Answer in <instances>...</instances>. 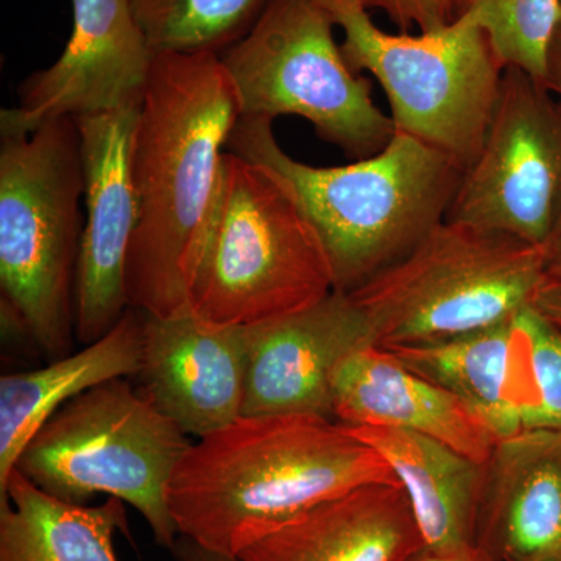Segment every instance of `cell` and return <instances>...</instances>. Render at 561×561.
I'll list each match as a JSON object with an SVG mask.
<instances>
[{
  "instance_id": "5",
  "label": "cell",
  "mask_w": 561,
  "mask_h": 561,
  "mask_svg": "<svg viewBox=\"0 0 561 561\" xmlns=\"http://www.w3.org/2000/svg\"><path fill=\"white\" fill-rule=\"evenodd\" d=\"M548 271L545 247L459 220L434 228L397 264L350 291L376 346L446 341L515 319Z\"/></svg>"
},
{
  "instance_id": "6",
  "label": "cell",
  "mask_w": 561,
  "mask_h": 561,
  "mask_svg": "<svg viewBox=\"0 0 561 561\" xmlns=\"http://www.w3.org/2000/svg\"><path fill=\"white\" fill-rule=\"evenodd\" d=\"M191 445L127 378H116L66 402L25 445L14 470L70 504L87 505L99 494L127 502L154 541L172 549L180 535L169 485Z\"/></svg>"
},
{
  "instance_id": "1",
  "label": "cell",
  "mask_w": 561,
  "mask_h": 561,
  "mask_svg": "<svg viewBox=\"0 0 561 561\" xmlns=\"http://www.w3.org/2000/svg\"><path fill=\"white\" fill-rule=\"evenodd\" d=\"M239 117L219 55L157 54L133 151L138 224L127 295L136 311L165 319L191 308Z\"/></svg>"
},
{
  "instance_id": "21",
  "label": "cell",
  "mask_w": 561,
  "mask_h": 561,
  "mask_svg": "<svg viewBox=\"0 0 561 561\" xmlns=\"http://www.w3.org/2000/svg\"><path fill=\"white\" fill-rule=\"evenodd\" d=\"M513 320L446 341L386 350L459 398L500 442L523 431L513 386Z\"/></svg>"
},
{
  "instance_id": "25",
  "label": "cell",
  "mask_w": 561,
  "mask_h": 561,
  "mask_svg": "<svg viewBox=\"0 0 561 561\" xmlns=\"http://www.w3.org/2000/svg\"><path fill=\"white\" fill-rule=\"evenodd\" d=\"M367 10H379L401 33L443 31L454 22V0H362Z\"/></svg>"
},
{
  "instance_id": "13",
  "label": "cell",
  "mask_w": 561,
  "mask_h": 561,
  "mask_svg": "<svg viewBox=\"0 0 561 561\" xmlns=\"http://www.w3.org/2000/svg\"><path fill=\"white\" fill-rule=\"evenodd\" d=\"M245 332L242 416L334 420L335 370L356 351L376 346L367 313L353 295L337 290L301 311L250 324Z\"/></svg>"
},
{
  "instance_id": "20",
  "label": "cell",
  "mask_w": 561,
  "mask_h": 561,
  "mask_svg": "<svg viewBox=\"0 0 561 561\" xmlns=\"http://www.w3.org/2000/svg\"><path fill=\"white\" fill-rule=\"evenodd\" d=\"M130 538L125 502L70 504L11 472L0 496V561H119L114 534Z\"/></svg>"
},
{
  "instance_id": "29",
  "label": "cell",
  "mask_w": 561,
  "mask_h": 561,
  "mask_svg": "<svg viewBox=\"0 0 561 561\" xmlns=\"http://www.w3.org/2000/svg\"><path fill=\"white\" fill-rule=\"evenodd\" d=\"M171 551L176 561H241L238 557L209 551L186 537H179Z\"/></svg>"
},
{
  "instance_id": "11",
  "label": "cell",
  "mask_w": 561,
  "mask_h": 561,
  "mask_svg": "<svg viewBox=\"0 0 561 561\" xmlns=\"http://www.w3.org/2000/svg\"><path fill=\"white\" fill-rule=\"evenodd\" d=\"M70 7L65 50L21 84L20 105L0 113V136H27L50 121L142 105L157 51L130 0H70Z\"/></svg>"
},
{
  "instance_id": "8",
  "label": "cell",
  "mask_w": 561,
  "mask_h": 561,
  "mask_svg": "<svg viewBox=\"0 0 561 561\" xmlns=\"http://www.w3.org/2000/svg\"><path fill=\"white\" fill-rule=\"evenodd\" d=\"M343 32L353 72L386 92L394 131L445 151L465 169L481 150L504 66L489 35L468 18L432 33L383 32L362 0H320Z\"/></svg>"
},
{
  "instance_id": "22",
  "label": "cell",
  "mask_w": 561,
  "mask_h": 561,
  "mask_svg": "<svg viewBox=\"0 0 561 561\" xmlns=\"http://www.w3.org/2000/svg\"><path fill=\"white\" fill-rule=\"evenodd\" d=\"M157 54L220 55L249 33L267 0H130Z\"/></svg>"
},
{
  "instance_id": "17",
  "label": "cell",
  "mask_w": 561,
  "mask_h": 561,
  "mask_svg": "<svg viewBox=\"0 0 561 561\" xmlns=\"http://www.w3.org/2000/svg\"><path fill=\"white\" fill-rule=\"evenodd\" d=\"M426 546L401 483H368L254 541L241 561H405Z\"/></svg>"
},
{
  "instance_id": "31",
  "label": "cell",
  "mask_w": 561,
  "mask_h": 561,
  "mask_svg": "<svg viewBox=\"0 0 561 561\" xmlns=\"http://www.w3.org/2000/svg\"><path fill=\"white\" fill-rule=\"evenodd\" d=\"M542 316V313H541ZM546 319H549V317H546ZM552 321L553 324H556L557 328H559V330H561V317L560 319H549Z\"/></svg>"
},
{
  "instance_id": "28",
  "label": "cell",
  "mask_w": 561,
  "mask_h": 561,
  "mask_svg": "<svg viewBox=\"0 0 561 561\" xmlns=\"http://www.w3.org/2000/svg\"><path fill=\"white\" fill-rule=\"evenodd\" d=\"M405 561H493L489 559L478 548L451 549V551H440V549H431L424 546L419 552L413 553Z\"/></svg>"
},
{
  "instance_id": "3",
  "label": "cell",
  "mask_w": 561,
  "mask_h": 561,
  "mask_svg": "<svg viewBox=\"0 0 561 561\" xmlns=\"http://www.w3.org/2000/svg\"><path fill=\"white\" fill-rule=\"evenodd\" d=\"M227 151L278 181L319 234L334 290L359 289L446 220L465 168L423 140L394 131L373 157L313 168L289 157L268 117H239Z\"/></svg>"
},
{
  "instance_id": "15",
  "label": "cell",
  "mask_w": 561,
  "mask_h": 561,
  "mask_svg": "<svg viewBox=\"0 0 561 561\" xmlns=\"http://www.w3.org/2000/svg\"><path fill=\"white\" fill-rule=\"evenodd\" d=\"M476 548L493 561H561V432L522 431L494 445Z\"/></svg>"
},
{
  "instance_id": "16",
  "label": "cell",
  "mask_w": 561,
  "mask_h": 561,
  "mask_svg": "<svg viewBox=\"0 0 561 561\" xmlns=\"http://www.w3.org/2000/svg\"><path fill=\"white\" fill-rule=\"evenodd\" d=\"M332 412L345 426L416 432L483 463L497 440L448 390L405 367L381 346L351 354L332 378Z\"/></svg>"
},
{
  "instance_id": "24",
  "label": "cell",
  "mask_w": 561,
  "mask_h": 561,
  "mask_svg": "<svg viewBox=\"0 0 561 561\" xmlns=\"http://www.w3.org/2000/svg\"><path fill=\"white\" fill-rule=\"evenodd\" d=\"M560 16L561 0H454V20L478 24L504 68L523 69L540 81Z\"/></svg>"
},
{
  "instance_id": "26",
  "label": "cell",
  "mask_w": 561,
  "mask_h": 561,
  "mask_svg": "<svg viewBox=\"0 0 561 561\" xmlns=\"http://www.w3.org/2000/svg\"><path fill=\"white\" fill-rule=\"evenodd\" d=\"M531 308L549 319L561 317V267L548 268L540 286L535 291Z\"/></svg>"
},
{
  "instance_id": "9",
  "label": "cell",
  "mask_w": 561,
  "mask_h": 561,
  "mask_svg": "<svg viewBox=\"0 0 561 561\" xmlns=\"http://www.w3.org/2000/svg\"><path fill=\"white\" fill-rule=\"evenodd\" d=\"M334 27L320 0H267L219 57L241 117H301L350 160H364L390 142L394 125L373 101L370 81L346 65Z\"/></svg>"
},
{
  "instance_id": "4",
  "label": "cell",
  "mask_w": 561,
  "mask_h": 561,
  "mask_svg": "<svg viewBox=\"0 0 561 561\" xmlns=\"http://www.w3.org/2000/svg\"><path fill=\"white\" fill-rule=\"evenodd\" d=\"M84 195L76 119L0 136V287L2 308L49 359L76 337V290Z\"/></svg>"
},
{
  "instance_id": "23",
  "label": "cell",
  "mask_w": 561,
  "mask_h": 561,
  "mask_svg": "<svg viewBox=\"0 0 561 561\" xmlns=\"http://www.w3.org/2000/svg\"><path fill=\"white\" fill-rule=\"evenodd\" d=\"M513 386L523 431L561 432V330L531 306L513 320Z\"/></svg>"
},
{
  "instance_id": "30",
  "label": "cell",
  "mask_w": 561,
  "mask_h": 561,
  "mask_svg": "<svg viewBox=\"0 0 561 561\" xmlns=\"http://www.w3.org/2000/svg\"><path fill=\"white\" fill-rule=\"evenodd\" d=\"M548 268L561 267V206L557 219L553 221L551 234L545 245Z\"/></svg>"
},
{
  "instance_id": "27",
  "label": "cell",
  "mask_w": 561,
  "mask_h": 561,
  "mask_svg": "<svg viewBox=\"0 0 561 561\" xmlns=\"http://www.w3.org/2000/svg\"><path fill=\"white\" fill-rule=\"evenodd\" d=\"M545 87L561 101V16L546 54Z\"/></svg>"
},
{
  "instance_id": "19",
  "label": "cell",
  "mask_w": 561,
  "mask_h": 561,
  "mask_svg": "<svg viewBox=\"0 0 561 561\" xmlns=\"http://www.w3.org/2000/svg\"><path fill=\"white\" fill-rule=\"evenodd\" d=\"M348 427L390 465L408 493L427 548H476L483 463L416 432Z\"/></svg>"
},
{
  "instance_id": "14",
  "label": "cell",
  "mask_w": 561,
  "mask_h": 561,
  "mask_svg": "<svg viewBox=\"0 0 561 561\" xmlns=\"http://www.w3.org/2000/svg\"><path fill=\"white\" fill-rule=\"evenodd\" d=\"M140 393L184 434L203 438L241 419L247 387L245 327H220L192 309L144 313Z\"/></svg>"
},
{
  "instance_id": "2",
  "label": "cell",
  "mask_w": 561,
  "mask_h": 561,
  "mask_svg": "<svg viewBox=\"0 0 561 561\" xmlns=\"http://www.w3.org/2000/svg\"><path fill=\"white\" fill-rule=\"evenodd\" d=\"M398 478L345 424L311 415L241 416L192 443L171 485L180 537L239 557L321 502Z\"/></svg>"
},
{
  "instance_id": "18",
  "label": "cell",
  "mask_w": 561,
  "mask_h": 561,
  "mask_svg": "<svg viewBox=\"0 0 561 561\" xmlns=\"http://www.w3.org/2000/svg\"><path fill=\"white\" fill-rule=\"evenodd\" d=\"M144 312L128 309L101 341L36 370L0 378V496L25 445L66 402L140 370Z\"/></svg>"
},
{
  "instance_id": "12",
  "label": "cell",
  "mask_w": 561,
  "mask_h": 561,
  "mask_svg": "<svg viewBox=\"0 0 561 561\" xmlns=\"http://www.w3.org/2000/svg\"><path fill=\"white\" fill-rule=\"evenodd\" d=\"M139 108L77 117L87 219L76 290V337L101 341L130 309L128 251L138 224L133 151Z\"/></svg>"
},
{
  "instance_id": "10",
  "label": "cell",
  "mask_w": 561,
  "mask_h": 561,
  "mask_svg": "<svg viewBox=\"0 0 561 561\" xmlns=\"http://www.w3.org/2000/svg\"><path fill=\"white\" fill-rule=\"evenodd\" d=\"M561 206V101L542 81L505 68L476 160L446 220L545 245Z\"/></svg>"
},
{
  "instance_id": "7",
  "label": "cell",
  "mask_w": 561,
  "mask_h": 561,
  "mask_svg": "<svg viewBox=\"0 0 561 561\" xmlns=\"http://www.w3.org/2000/svg\"><path fill=\"white\" fill-rule=\"evenodd\" d=\"M331 291L327 251L297 203L267 172L227 151L192 311L220 327H250Z\"/></svg>"
}]
</instances>
